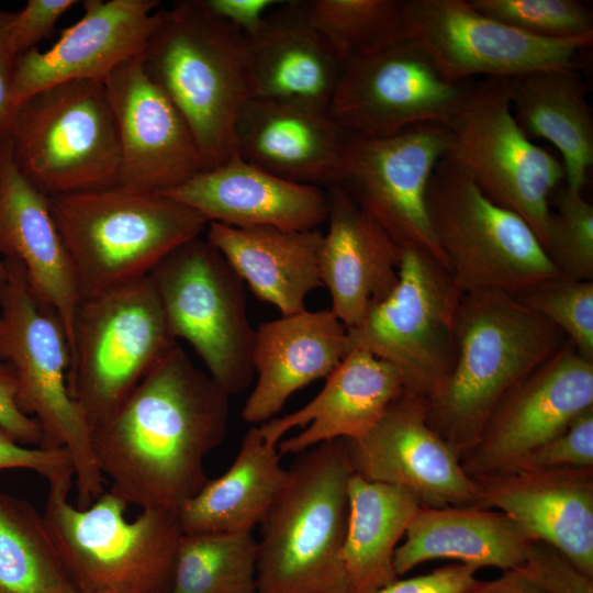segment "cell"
<instances>
[{"mask_svg": "<svg viewBox=\"0 0 593 593\" xmlns=\"http://www.w3.org/2000/svg\"><path fill=\"white\" fill-rule=\"evenodd\" d=\"M228 418L230 395L177 344L92 430V447L113 493L178 514L210 480L204 459Z\"/></svg>", "mask_w": 593, "mask_h": 593, "instance_id": "1", "label": "cell"}, {"mask_svg": "<svg viewBox=\"0 0 593 593\" xmlns=\"http://www.w3.org/2000/svg\"><path fill=\"white\" fill-rule=\"evenodd\" d=\"M454 335V367L426 400V413L429 426L461 459L503 395L568 339L513 294L496 290L462 293Z\"/></svg>", "mask_w": 593, "mask_h": 593, "instance_id": "2", "label": "cell"}, {"mask_svg": "<svg viewBox=\"0 0 593 593\" xmlns=\"http://www.w3.org/2000/svg\"><path fill=\"white\" fill-rule=\"evenodd\" d=\"M141 58L187 122L204 170L236 156V121L251 98L248 37L203 0H182L158 11Z\"/></svg>", "mask_w": 593, "mask_h": 593, "instance_id": "3", "label": "cell"}, {"mask_svg": "<svg viewBox=\"0 0 593 593\" xmlns=\"http://www.w3.org/2000/svg\"><path fill=\"white\" fill-rule=\"evenodd\" d=\"M262 521L258 593H348L342 561L353 473L343 439L295 455Z\"/></svg>", "mask_w": 593, "mask_h": 593, "instance_id": "4", "label": "cell"}, {"mask_svg": "<svg viewBox=\"0 0 593 593\" xmlns=\"http://www.w3.org/2000/svg\"><path fill=\"white\" fill-rule=\"evenodd\" d=\"M48 199L81 301L148 276L209 224L170 197L121 186Z\"/></svg>", "mask_w": 593, "mask_h": 593, "instance_id": "5", "label": "cell"}, {"mask_svg": "<svg viewBox=\"0 0 593 593\" xmlns=\"http://www.w3.org/2000/svg\"><path fill=\"white\" fill-rule=\"evenodd\" d=\"M7 279L0 291V360L18 378L16 403L40 425L38 447L65 448L75 470L77 507L87 508L103 492L91 429L68 389L71 350L57 313L40 300L23 267L2 259Z\"/></svg>", "mask_w": 593, "mask_h": 593, "instance_id": "6", "label": "cell"}, {"mask_svg": "<svg viewBox=\"0 0 593 593\" xmlns=\"http://www.w3.org/2000/svg\"><path fill=\"white\" fill-rule=\"evenodd\" d=\"M43 518L81 593H169L183 534L177 513L128 505L111 490L87 508L68 501L72 478L48 483Z\"/></svg>", "mask_w": 593, "mask_h": 593, "instance_id": "7", "label": "cell"}, {"mask_svg": "<svg viewBox=\"0 0 593 593\" xmlns=\"http://www.w3.org/2000/svg\"><path fill=\"white\" fill-rule=\"evenodd\" d=\"M8 137L20 174L48 198L119 186V138L102 81L32 94L16 107Z\"/></svg>", "mask_w": 593, "mask_h": 593, "instance_id": "8", "label": "cell"}, {"mask_svg": "<svg viewBox=\"0 0 593 593\" xmlns=\"http://www.w3.org/2000/svg\"><path fill=\"white\" fill-rule=\"evenodd\" d=\"M177 344L149 275L80 302L68 389L91 433Z\"/></svg>", "mask_w": 593, "mask_h": 593, "instance_id": "9", "label": "cell"}, {"mask_svg": "<svg viewBox=\"0 0 593 593\" xmlns=\"http://www.w3.org/2000/svg\"><path fill=\"white\" fill-rule=\"evenodd\" d=\"M426 204L437 245L462 293L516 294L560 277L533 228L491 201L445 156L433 171Z\"/></svg>", "mask_w": 593, "mask_h": 593, "instance_id": "10", "label": "cell"}, {"mask_svg": "<svg viewBox=\"0 0 593 593\" xmlns=\"http://www.w3.org/2000/svg\"><path fill=\"white\" fill-rule=\"evenodd\" d=\"M149 276L176 339L192 346L230 396L246 390L255 377L256 329L245 283L221 251L195 237L170 251Z\"/></svg>", "mask_w": 593, "mask_h": 593, "instance_id": "11", "label": "cell"}, {"mask_svg": "<svg viewBox=\"0 0 593 593\" xmlns=\"http://www.w3.org/2000/svg\"><path fill=\"white\" fill-rule=\"evenodd\" d=\"M507 78L474 81L446 124L444 155L491 201L521 216L542 247L549 198L566 172L562 161L537 146L514 120Z\"/></svg>", "mask_w": 593, "mask_h": 593, "instance_id": "12", "label": "cell"}, {"mask_svg": "<svg viewBox=\"0 0 593 593\" xmlns=\"http://www.w3.org/2000/svg\"><path fill=\"white\" fill-rule=\"evenodd\" d=\"M399 280L355 327L350 348L389 362L404 390L428 400L449 376L456 358L454 322L462 295L448 269L428 250L401 247Z\"/></svg>", "mask_w": 593, "mask_h": 593, "instance_id": "13", "label": "cell"}, {"mask_svg": "<svg viewBox=\"0 0 593 593\" xmlns=\"http://www.w3.org/2000/svg\"><path fill=\"white\" fill-rule=\"evenodd\" d=\"M405 35L449 82L514 78L575 67L593 36L547 40L526 34L473 9L468 0H402Z\"/></svg>", "mask_w": 593, "mask_h": 593, "instance_id": "14", "label": "cell"}, {"mask_svg": "<svg viewBox=\"0 0 593 593\" xmlns=\"http://www.w3.org/2000/svg\"><path fill=\"white\" fill-rule=\"evenodd\" d=\"M448 144V130L440 124H421L385 137L346 132L335 184L400 247L426 249L447 269L430 225L426 193Z\"/></svg>", "mask_w": 593, "mask_h": 593, "instance_id": "15", "label": "cell"}, {"mask_svg": "<svg viewBox=\"0 0 593 593\" xmlns=\"http://www.w3.org/2000/svg\"><path fill=\"white\" fill-rule=\"evenodd\" d=\"M473 82L447 81L405 37L346 60L328 113L345 132L366 137L446 126Z\"/></svg>", "mask_w": 593, "mask_h": 593, "instance_id": "16", "label": "cell"}, {"mask_svg": "<svg viewBox=\"0 0 593 593\" xmlns=\"http://www.w3.org/2000/svg\"><path fill=\"white\" fill-rule=\"evenodd\" d=\"M590 407L593 361L568 340L503 395L478 443L462 455V468L471 478L507 472Z\"/></svg>", "mask_w": 593, "mask_h": 593, "instance_id": "17", "label": "cell"}, {"mask_svg": "<svg viewBox=\"0 0 593 593\" xmlns=\"http://www.w3.org/2000/svg\"><path fill=\"white\" fill-rule=\"evenodd\" d=\"M351 471L411 491L422 507L480 506L477 481L428 424L426 400L403 391L363 436L343 439Z\"/></svg>", "mask_w": 593, "mask_h": 593, "instance_id": "18", "label": "cell"}, {"mask_svg": "<svg viewBox=\"0 0 593 593\" xmlns=\"http://www.w3.org/2000/svg\"><path fill=\"white\" fill-rule=\"evenodd\" d=\"M104 87L119 138V186L160 193L204 170L187 122L147 75L141 55L115 67Z\"/></svg>", "mask_w": 593, "mask_h": 593, "instance_id": "19", "label": "cell"}, {"mask_svg": "<svg viewBox=\"0 0 593 593\" xmlns=\"http://www.w3.org/2000/svg\"><path fill=\"white\" fill-rule=\"evenodd\" d=\"M157 0H86L83 14L47 51L16 57L11 99L16 107L32 94L70 80L104 82L123 61L141 55L158 19Z\"/></svg>", "mask_w": 593, "mask_h": 593, "instance_id": "20", "label": "cell"}, {"mask_svg": "<svg viewBox=\"0 0 593 593\" xmlns=\"http://www.w3.org/2000/svg\"><path fill=\"white\" fill-rule=\"evenodd\" d=\"M403 391V381L389 362L354 348L307 404L258 427L281 456L296 455L324 441L363 436Z\"/></svg>", "mask_w": 593, "mask_h": 593, "instance_id": "21", "label": "cell"}, {"mask_svg": "<svg viewBox=\"0 0 593 593\" xmlns=\"http://www.w3.org/2000/svg\"><path fill=\"white\" fill-rule=\"evenodd\" d=\"M473 479L480 506L505 513L532 538L558 548L593 577V468L514 471Z\"/></svg>", "mask_w": 593, "mask_h": 593, "instance_id": "22", "label": "cell"}, {"mask_svg": "<svg viewBox=\"0 0 593 593\" xmlns=\"http://www.w3.org/2000/svg\"><path fill=\"white\" fill-rule=\"evenodd\" d=\"M0 258L23 267L34 294L61 320L71 350L81 302L75 270L48 197L20 174L8 136L0 142Z\"/></svg>", "mask_w": 593, "mask_h": 593, "instance_id": "23", "label": "cell"}, {"mask_svg": "<svg viewBox=\"0 0 593 593\" xmlns=\"http://www.w3.org/2000/svg\"><path fill=\"white\" fill-rule=\"evenodd\" d=\"M345 133L328 110L250 98L236 121V154L282 179L328 189L337 181Z\"/></svg>", "mask_w": 593, "mask_h": 593, "instance_id": "24", "label": "cell"}, {"mask_svg": "<svg viewBox=\"0 0 593 593\" xmlns=\"http://www.w3.org/2000/svg\"><path fill=\"white\" fill-rule=\"evenodd\" d=\"M160 193L192 208L209 223L234 227L314 230L328 215L327 189L282 179L237 155Z\"/></svg>", "mask_w": 593, "mask_h": 593, "instance_id": "25", "label": "cell"}, {"mask_svg": "<svg viewBox=\"0 0 593 593\" xmlns=\"http://www.w3.org/2000/svg\"><path fill=\"white\" fill-rule=\"evenodd\" d=\"M350 350L347 327L331 309L259 324L253 354L257 380L242 418L258 426L276 417L294 392L326 379Z\"/></svg>", "mask_w": 593, "mask_h": 593, "instance_id": "26", "label": "cell"}, {"mask_svg": "<svg viewBox=\"0 0 593 593\" xmlns=\"http://www.w3.org/2000/svg\"><path fill=\"white\" fill-rule=\"evenodd\" d=\"M327 192L321 278L331 310L351 328L395 288L402 248L344 189L333 186Z\"/></svg>", "mask_w": 593, "mask_h": 593, "instance_id": "27", "label": "cell"}, {"mask_svg": "<svg viewBox=\"0 0 593 593\" xmlns=\"http://www.w3.org/2000/svg\"><path fill=\"white\" fill-rule=\"evenodd\" d=\"M249 41L251 98L328 110L343 65L307 22L300 1H282Z\"/></svg>", "mask_w": 593, "mask_h": 593, "instance_id": "28", "label": "cell"}, {"mask_svg": "<svg viewBox=\"0 0 593 593\" xmlns=\"http://www.w3.org/2000/svg\"><path fill=\"white\" fill-rule=\"evenodd\" d=\"M206 239L225 257L244 283L281 315L303 312L310 292L322 286L318 228L234 227L210 222Z\"/></svg>", "mask_w": 593, "mask_h": 593, "instance_id": "29", "label": "cell"}, {"mask_svg": "<svg viewBox=\"0 0 593 593\" xmlns=\"http://www.w3.org/2000/svg\"><path fill=\"white\" fill-rule=\"evenodd\" d=\"M404 536L393 560L399 578L435 559L515 570L535 540L505 513L482 506L421 507Z\"/></svg>", "mask_w": 593, "mask_h": 593, "instance_id": "30", "label": "cell"}, {"mask_svg": "<svg viewBox=\"0 0 593 593\" xmlns=\"http://www.w3.org/2000/svg\"><path fill=\"white\" fill-rule=\"evenodd\" d=\"M511 109L530 139L560 152L567 186L582 191L593 165V116L588 87L575 67L532 71L510 78Z\"/></svg>", "mask_w": 593, "mask_h": 593, "instance_id": "31", "label": "cell"}, {"mask_svg": "<svg viewBox=\"0 0 593 593\" xmlns=\"http://www.w3.org/2000/svg\"><path fill=\"white\" fill-rule=\"evenodd\" d=\"M258 426L244 435L231 467L209 480L178 512L183 534L253 532L283 489L289 471Z\"/></svg>", "mask_w": 593, "mask_h": 593, "instance_id": "32", "label": "cell"}, {"mask_svg": "<svg viewBox=\"0 0 593 593\" xmlns=\"http://www.w3.org/2000/svg\"><path fill=\"white\" fill-rule=\"evenodd\" d=\"M347 492L342 561L348 593H376L399 579L394 552L422 505L402 486L369 481L354 472Z\"/></svg>", "mask_w": 593, "mask_h": 593, "instance_id": "33", "label": "cell"}, {"mask_svg": "<svg viewBox=\"0 0 593 593\" xmlns=\"http://www.w3.org/2000/svg\"><path fill=\"white\" fill-rule=\"evenodd\" d=\"M0 593H80L48 528L25 500L0 492Z\"/></svg>", "mask_w": 593, "mask_h": 593, "instance_id": "34", "label": "cell"}, {"mask_svg": "<svg viewBox=\"0 0 593 593\" xmlns=\"http://www.w3.org/2000/svg\"><path fill=\"white\" fill-rule=\"evenodd\" d=\"M253 532L182 534L169 593H258Z\"/></svg>", "mask_w": 593, "mask_h": 593, "instance_id": "35", "label": "cell"}, {"mask_svg": "<svg viewBox=\"0 0 593 593\" xmlns=\"http://www.w3.org/2000/svg\"><path fill=\"white\" fill-rule=\"evenodd\" d=\"M307 22L326 40L342 65L403 38L401 0L300 1Z\"/></svg>", "mask_w": 593, "mask_h": 593, "instance_id": "36", "label": "cell"}, {"mask_svg": "<svg viewBox=\"0 0 593 593\" xmlns=\"http://www.w3.org/2000/svg\"><path fill=\"white\" fill-rule=\"evenodd\" d=\"M544 249L561 278L593 281V206L570 187L550 210Z\"/></svg>", "mask_w": 593, "mask_h": 593, "instance_id": "37", "label": "cell"}, {"mask_svg": "<svg viewBox=\"0 0 593 593\" xmlns=\"http://www.w3.org/2000/svg\"><path fill=\"white\" fill-rule=\"evenodd\" d=\"M513 295L557 326L582 357L593 361V281L553 277Z\"/></svg>", "mask_w": 593, "mask_h": 593, "instance_id": "38", "label": "cell"}, {"mask_svg": "<svg viewBox=\"0 0 593 593\" xmlns=\"http://www.w3.org/2000/svg\"><path fill=\"white\" fill-rule=\"evenodd\" d=\"M477 11L547 40L593 36V14L578 0H468Z\"/></svg>", "mask_w": 593, "mask_h": 593, "instance_id": "39", "label": "cell"}, {"mask_svg": "<svg viewBox=\"0 0 593 593\" xmlns=\"http://www.w3.org/2000/svg\"><path fill=\"white\" fill-rule=\"evenodd\" d=\"M593 468V407L578 415L558 436L522 458L510 471Z\"/></svg>", "mask_w": 593, "mask_h": 593, "instance_id": "40", "label": "cell"}, {"mask_svg": "<svg viewBox=\"0 0 593 593\" xmlns=\"http://www.w3.org/2000/svg\"><path fill=\"white\" fill-rule=\"evenodd\" d=\"M515 570L550 593H593V577L558 548L541 540L530 544L523 563Z\"/></svg>", "mask_w": 593, "mask_h": 593, "instance_id": "41", "label": "cell"}, {"mask_svg": "<svg viewBox=\"0 0 593 593\" xmlns=\"http://www.w3.org/2000/svg\"><path fill=\"white\" fill-rule=\"evenodd\" d=\"M9 469L35 471L48 483L75 477L74 463L67 449L24 446L0 427V472Z\"/></svg>", "mask_w": 593, "mask_h": 593, "instance_id": "42", "label": "cell"}, {"mask_svg": "<svg viewBox=\"0 0 593 593\" xmlns=\"http://www.w3.org/2000/svg\"><path fill=\"white\" fill-rule=\"evenodd\" d=\"M77 1L29 0L19 12L13 13L11 40L18 56L51 36L60 16Z\"/></svg>", "mask_w": 593, "mask_h": 593, "instance_id": "43", "label": "cell"}, {"mask_svg": "<svg viewBox=\"0 0 593 593\" xmlns=\"http://www.w3.org/2000/svg\"><path fill=\"white\" fill-rule=\"evenodd\" d=\"M18 378L11 366L0 360V427L15 441L38 447L42 432L37 422L18 406Z\"/></svg>", "mask_w": 593, "mask_h": 593, "instance_id": "44", "label": "cell"}, {"mask_svg": "<svg viewBox=\"0 0 593 593\" xmlns=\"http://www.w3.org/2000/svg\"><path fill=\"white\" fill-rule=\"evenodd\" d=\"M479 569L465 563H451L429 573L398 579L376 593H461L474 580Z\"/></svg>", "mask_w": 593, "mask_h": 593, "instance_id": "45", "label": "cell"}, {"mask_svg": "<svg viewBox=\"0 0 593 593\" xmlns=\"http://www.w3.org/2000/svg\"><path fill=\"white\" fill-rule=\"evenodd\" d=\"M13 13L0 11V134L11 133L15 107L11 99L12 78L18 53L11 40V22Z\"/></svg>", "mask_w": 593, "mask_h": 593, "instance_id": "46", "label": "cell"}, {"mask_svg": "<svg viewBox=\"0 0 593 593\" xmlns=\"http://www.w3.org/2000/svg\"><path fill=\"white\" fill-rule=\"evenodd\" d=\"M208 9L247 37L254 35L278 0H203Z\"/></svg>", "mask_w": 593, "mask_h": 593, "instance_id": "47", "label": "cell"}, {"mask_svg": "<svg viewBox=\"0 0 593 593\" xmlns=\"http://www.w3.org/2000/svg\"><path fill=\"white\" fill-rule=\"evenodd\" d=\"M461 593H550L534 584L516 570L503 571L502 575L488 581L474 580Z\"/></svg>", "mask_w": 593, "mask_h": 593, "instance_id": "48", "label": "cell"}, {"mask_svg": "<svg viewBox=\"0 0 593 593\" xmlns=\"http://www.w3.org/2000/svg\"><path fill=\"white\" fill-rule=\"evenodd\" d=\"M3 138V135L0 134V142ZM7 279V270L3 260L0 258V291L4 286Z\"/></svg>", "mask_w": 593, "mask_h": 593, "instance_id": "49", "label": "cell"}, {"mask_svg": "<svg viewBox=\"0 0 593 593\" xmlns=\"http://www.w3.org/2000/svg\"><path fill=\"white\" fill-rule=\"evenodd\" d=\"M92 593H113V592L102 591V592H92Z\"/></svg>", "mask_w": 593, "mask_h": 593, "instance_id": "50", "label": "cell"}]
</instances>
